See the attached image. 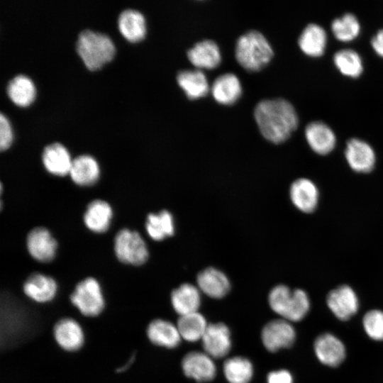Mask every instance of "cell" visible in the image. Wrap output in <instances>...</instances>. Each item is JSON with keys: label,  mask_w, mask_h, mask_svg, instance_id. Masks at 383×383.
Returning <instances> with one entry per match:
<instances>
[{"label": "cell", "mask_w": 383, "mask_h": 383, "mask_svg": "<svg viewBox=\"0 0 383 383\" xmlns=\"http://www.w3.org/2000/svg\"><path fill=\"white\" fill-rule=\"evenodd\" d=\"M255 118L263 137L275 144L286 141L299 125L294 107L284 99L260 101L255 109Z\"/></svg>", "instance_id": "obj_1"}, {"label": "cell", "mask_w": 383, "mask_h": 383, "mask_svg": "<svg viewBox=\"0 0 383 383\" xmlns=\"http://www.w3.org/2000/svg\"><path fill=\"white\" fill-rule=\"evenodd\" d=\"M268 301L272 310L288 321L302 320L310 308V300L304 290H292L284 284L277 285L271 289Z\"/></svg>", "instance_id": "obj_2"}, {"label": "cell", "mask_w": 383, "mask_h": 383, "mask_svg": "<svg viewBox=\"0 0 383 383\" xmlns=\"http://www.w3.org/2000/svg\"><path fill=\"white\" fill-rule=\"evenodd\" d=\"M76 50L86 67L92 70L112 59L115 47L106 34L84 29L78 35Z\"/></svg>", "instance_id": "obj_3"}, {"label": "cell", "mask_w": 383, "mask_h": 383, "mask_svg": "<svg viewBox=\"0 0 383 383\" xmlns=\"http://www.w3.org/2000/svg\"><path fill=\"white\" fill-rule=\"evenodd\" d=\"M272 56L273 51L270 43L258 31H249L241 35L237 41V61L249 71L261 70L270 61Z\"/></svg>", "instance_id": "obj_4"}, {"label": "cell", "mask_w": 383, "mask_h": 383, "mask_svg": "<svg viewBox=\"0 0 383 383\" xmlns=\"http://www.w3.org/2000/svg\"><path fill=\"white\" fill-rule=\"evenodd\" d=\"M70 301L82 315L88 317L99 315L105 306L100 284L93 277H87L76 285Z\"/></svg>", "instance_id": "obj_5"}, {"label": "cell", "mask_w": 383, "mask_h": 383, "mask_svg": "<svg viewBox=\"0 0 383 383\" xmlns=\"http://www.w3.org/2000/svg\"><path fill=\"white\" fill-rule=\"evenodd\" d=\"M115 254L121 262L140 265L148 257V250L138 232L124 228L118 231L114 239Z\"/></svg>", "instance_id": "obj_6"}, {"label": "cell", "mask_w": 383, "mask_h": 383, "mask_svg": "<svg viewBox=\"0 0 383 383\" xmlns=\"http://www.w3.org/2000/svg\"><path fill=\"white\" fill-rule=\"evenodd\" d=\"M261 338L265 348L274 353L281 348L291 347L294 343L296 333L289 321L276 319L263 327Z\"/></svg>", "instance_id": "obj_7"}, {"label": "cell", "mask_w": 383, "mask_h": 383, "mask_svg": "<svg viewBox=\"0 0 383 383\" xmlns=\"http://www.w3.org/2000/svg\"><path fill=\"white\" fill-rule=\"evenodd\" d=\"M326 303L332 313L341 321L350 319L357 313L359 307L356 293L346 284L332 289L327 295Z\"/></svg>", "instance_id": "obj_8"}, {"label": "cell", "mask_w": 383, "mask_h": 383, "mask_svg": "<svg viewBox=\"0 0 383 383\" xmlns=\"http://www.w3.org/2000/svg\"><path fill=\"white\" fill-rule=\"evenodd\" d=\"M345 157L349 167L357 173L371 172L376 163L372 147L359 138H351L347 142Z\"/></svg>", "instance_id": "obj_9"}, {"label": "cell", "mask_w": 383, "mask_h": 383, "mask_svg": "<svg viewBox=\"0 0 383 383\" xmlns=\"http://www.w3.org/2000/svg\"><path fill=\"white\" fill-rule=\"evenodd\" d=\"M203 348L212 358L225 357L231 348L229 328L223 323H210L201 338Z\"/></svg>", "instance_id": "obj_10"}, {"label": "cell", "mask_w": 383, "mask_h": 383, "mask_svg": "<svg viewBox=\"0 0 383 383\" xmlns=\"http://www.w3.org/2000/svg\"><path fill=\"white\" fill-rule=\"evenodd\" d=\"M26 245L28 252L35 260L47 262L55 257L57 243L47 228L37 227L28 233Z\"/></svg>", "instance_id": "obj_11"}, {"label": "cell", "mask_w": 383, "mask_h": 383, "mask_svg": "<svg viewBox=\"0 0 383 383\" xmlns=\"http://www.w3.org/2000/svg\"><path fill=\"white\" fill-rule=\"evenodd\" d=\"M313 349L318 360L329 367L338 366L345 358L344 344L329 333L321 334L316 338Z\"/></svg>", "instance_id": "obj_12"}, {"label": "cell", "mask_w": 383, "mask_h": 383, "mask_svg": "<svg viewBox=\"0 0 383 383\" xmlns=\"http://www.w3.org/2000/svg\"><path fill=\"white\" fill-rule=\"evenodd\" d=\"M184 374L199 382L212 380L216 375V365L205 352L193 351L187 353L182 361Z\"/></svg>", "instance_id": "obj_13"}, {"label": "cell", "mask_w": 383, "mask_h": 383, "mask_svg": "<svg viewBox=\"0 0 383 383\" xmlns=\"http://www.w3.org/2000/svg\"><path fill=\"white\" fill-rule=\"evenodd\" d=\"M290 199L300 211L309 213L314 211L319 200V192L315 183L307 178H299L290 186Z\"/></svg>", "instance_id": "obj_14"}, {"label": "cell", "mask_w": 383, "mask_h": 383, "mask_svg": "<svg viewBox=\"0 0 383 383\" xmlns=\"http://www.w3.org/2000/svg\"><path fill=\"white\" fill-rule=\"evenodd\" d=\"M304 133L309 147L316 154L328 155L335 146L336 137L333 131L322 121L309 123L306 126Z\"/></svg>", "instance_id": "obj_15"}, {"label": "cell", "mask_w": 383, "mask_h": 383, "mask_svg": "<svg viewBox=\"0 0 383 383\" xmlns=\"http://www.w3.org/2000/svg\"><path fill=\"white\" fill-rule=\"evenodd\" d=\"M53 335L57 343L67 351L78 350L84 342L81 326L71 318L59 320L54 326Z\"/></svg>", "instance_id": "obj_16"}, {"label": "cell", "mask_w": 383, "mask_h": 383, "mask_svg": "<svg viewBox=\"0 0 383 383\" xmlns=\"http://www.w3.org/2000/svg\"><path fill=\"white\" fill-rule=\"evenodd\" d=\"M196 282L201 292L214 299L225 296L231 289L228 277L214 267H208L201 271L197 275Z\"/></svg>", "instance_id": "obj_17"}, {"label": "cell", "mask_w": 383, "mask_h": 383, "mask_svg": "<svg viewBox=\"0 0 383 383\" xmlns=\"http://www.w3.org/2000/svg\"><path fill=\"white\" fill-rule=\"evenodd\" d=\"M45 168L50 174L63 177L70 173L72 160L67 148L60 143L46 145L42 152Z\"/></svg>", "instance_id": "obj_18"}, {"label": "cell", "mask_w": 383, "mask_h": 383, "mask_svg": "<svg viewBox=\"0 0 383 383\" xmlns=\"http://www.w3.org/2000/svg\"><path fill=\"white\" fill-rule=\"evenodd\" d=\"M57 290L55 279L40 273L32 274L23 284L25 294L38 303L50 301L55 296Z\"/></svg>", "instance_id": "obj_19"}, {"label": "cell", "mask_w": 383, "mask_h": 383, "mask_svg": "<svg viewBox=\"0 0 383 383\" xmlns=\"http://www.w3.org/2000/svg\"><path fill=\"white\" fill-rule=\"evenodd\" d=\"M72 180L79 186H91L99 178L96 160L89 155H81L72 160L70 173Z\"/></svg>", "instance_id": "obj_20"}, {"label": "cell", "mask_w": 383, "mask_h": 383, "mask_svg": "<svg viewBox=\"0 0 383 383\" xmlns=\"http://www.w3.org/2000/svg\"><path fill=\"white\" fill-rule=\"evenodd\" d=\"M298 44L306 55L318 57L323 55L327 45V33L316 23H309L302 30Z\"/></svg>", "instance_id": "obj_21"}, {"label": "cell", "mask_w": 383, "mask_h": 383, "mask_svg": "<svg viewBox=\"0 0 383 383\" xmlns=\"http://www.w3.org/2000/svg\"><path fill=\"white\" fill-rule=\"evenodd\" d=\"M147 335L153 344L167 348L177 347L182 338L177 326L162 319H155L149 323Z\"/></svg>", "instance_id": "obj_22"}, {"label": "cell", "mask_w": 383, "mask_h": 383, "mask_svg": "<svg viewBox=\"0 0 383 383\" xmlns=\"http://www.w3.org/2000/svg\"><path fill=\"white\" fill-rule=\"evenodd\" d=\"M171 302L179 316L198 312L201 304L199 289L189 283L182 284L172 291Z\"/></svg>", "instance_id": "obj_23"}, {"label": "cell", "mask_w": 383, "mask_h": 383, "mask_svg": "<svg viewBox=\"0 0 383 383\" xmlns=\"http://www.w3.org/2000/svg\"><path fill=\"white\" fill-rule=\"evenodd\" d=\"M187 57L191 63L199 69H213L221 60L218 45L211 40L196 43L188 50Z\"/></svg>", "instance_id": "obj_24"}, {"label": "cell", "mask_w": 383, "mask_h": 383, "mask_svg": "<svg viewBox=\"0 0 383 383\" xmlns=\"http://www.w3.org/2000/svg\"><path fill=\"white\" fill-rule=\"evenodd\" d=\"M113 211L109 203L96 199L87 206L84 215L86 226L94 233H104L109 228Z\"/></svg>", "instance_id": "obj_25"}, {"label": "cell", "mask_w": 383, "mask_h": 383, "mask_svg": "<svg viewBox=\"0 0 383 383\" xmlns=\"http://www.w3.org/2000/svg\"><path fill=\"white\" fill-rule=\"evenodd\" d=\"M117 23L121 33L130 41L140 40L145 35V20L139 11L123 10L118 15Z\"/></svg>", "instance_id": "obj_26"}, {"label": "cell", "mask_w": 383, "mask_h": 383, "mask_svg": "<svg viewBox=\"0 0 383 383\" xmlns=\"http://www.w3.org/2000/svg\"><path fill=\"white\" fill-rule=\"evenodd\" d=\"M242 92L239 79L232 73H226L217 77L211 87V93L216 101L222 104H232Z\"/></svg>", "instance_id": "obj_27"}, {"label": "cell", "mask_w": 383, "mask_h": 383, "mask_svg": "<svg viewBox=\"0 0 383 383\" xmlns=\"http://www.w3.org/2000/svg\"><path fill=\"white\" fill-rule=\"evenodd\" d=\"M177 80L179 87L191 99L204 96L209 92L207 79L199 70L181 71L177 76Z\"/></svg>", "instance_id": "obj_28"}, {"label": "cell", "mask_w": 383, "mask_h": 383, "mask_svg": "<svg viewBox=\"0 0 383 383\" xmlns=\"http://www.w3.org/2000/svg\"><path fill=\"white\" fill-rule=\"evenodd\" d=\"M6 92L10 99L16 105H28L35 96V86L30 78L24 74L12 77L6 86Z\"/></svg>", "instance_id": "obj_29"}, {"label": "cell", "mask_w": 383, "mask_h": 383, "mask_svg": "<svg viewBox=\"0 0 383 383\" xmlns=\"http://www.w3.org/2000/svg\"><path fill=\"white\" fill-rule=\"evenodd\" d=\"M145 229L149 236L154 240L160 241L172 236L174 233L172 215L167 210L148 214Z\"/></svg>", "instance_id": "obj_30"}, {"label": "cell", "mask_w": 383, "mask_h": 383, "mask_svg": "<svg viewBox=\"0 0 383 383\" xmlns=\"http://www.w3.org/2000/svg\"><path fill=\"white\" fill-rule=\"evenodd\" d=\"M208 325L203 315L194 312L180 316L176 326L182 338L196 342L201 340Z\"/></svg>", "instance_id": "obj_31"}, {"label": "cell", "mask_w": 383, "mask_h": 383, "mask_svg": "<svg viewBox=\"0 0 383 383\" xmlns=\"http://www.w3.org/2000/svg\"><path fill=\"white\" fill-rule=\"evenodd\" d=\"M333 62L342 74L349 77L357 78L363 71L361 57L352 49H343L336 52L333 56Z\"/></svg>", "instance_id": "obj_32"}, {"label": "cell", "mask_w": 383, "mask_h": 383, "mask_svg": "<svg viewBox=\"0 0 383 383\" xmlns=\"http://www.w3.org/2000/svg\"><path fill=\"white\" fill-rule=\"evenodd\" d=\"M223 372L230 383H248L252 377L253 367L247 358L234 357L224 362Z\"/></svg>", "instance_id": "obj_33"}, {"label": "cell", "mask_w": 383, "mask_h": 383, "mask_svg": "<svg viewBox=\"0 0 383 383\" xmlns=\"http://www.w3.org/2000/svg\"><path fill=\"white\" fill-rule=\"evenodd\" d=\"M331 31L338 40L350 42L359 35L360 24L354 14L348 13L332 21Z\"/></svg>", "instance_id": "obj_34"}, {"label": "cell", "mask_w": 383, "mask_h": 383, "mask_svg": "<svg viewBox=\"0 0 383 383\" xmlns=\"http://www.w3.org/2000/svg\"><path fill=\"white\" fill-rule=\"evenodd\" d=\"M367 335L374 340H383V311L373 309L367 311L362 319Z\"/></svg>", "instance_id": "obj_35"}, {"label": "cell", "mask_w": 383, "mask_h": 383, "mask_svg": "<svg viewBox=\"0 0 383 383\" xmlns=\"http://www.w3.org/2000/svg\"><path fill=\"white\" fill-rule=\"evenodd\" d=\"M12 141V131L7 118L0 113V149L1 150L8 148Z\"/></svg>", "instance_id": "obj_36"}, {"label": "cell", "mask_w": 383, "mask_h": 383, "mask_svg": "<svg viewBox=\"0 0 383 383\" xmlns=\"http://www.w3.org/2000/svg\"><path fill=\"white\" fill-rule=\"evenodd\" d=\"M293 378L286 370L273 371L267 375V383H292Z\"/></svg>", "instance_id": "obj_37"}, {"label": "cell", "mask_w": 383, "mask_h": 383, "mask_svg": "<svg viewBox=\"0 0 383 383\" xmlns=\"http://www.w3.org/2000/svg\"><path fill=\"white\" fill-rule=\"evenodd\" d=\"M370 43L376 54L383 58V28L377 32Z\"/></svg>", "instance_id": "obj_38"}, {"label": "cell", "mask_w": 383, "mask_h": 383, "mask_svg": "<svg viewBox=\"0 0 383 383\" xmlns=\"http://www.w3.org/2000/svg\"><path fill=\"white\" fill-rule=\"evenodd\" d=\"M134 359H135V355L133 354L131 358L129 359V360L123 366L118 367L117 370H116V372H123L124 371H126L129 367L130 365L133 363V362L134 361Z\"/></svg>", "instance_id": "obj_39"}]
</instances>
